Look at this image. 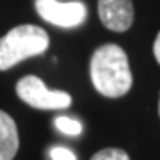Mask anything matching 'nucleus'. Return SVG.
<instances>
[{"label":"nucleus","mask_w":160,"mask_h":160,"mask_svg":"<svg viewBox=\"0 0 160 160\" xmlns=\"http://www.w3.org/2000/svg\"><path fill=\"white\" fill-rule=\"evenodd\" d=\"M153 53H155V59H157V61H158V64H160V32H158V36H157V39H155Z\"/></svg>","instance_id":"obj_10"},{"label":"nucleus","mask_w":160,"mask_h":160,"mask_svg":"<svg viewBox=\"0 0 160 160\" xmlns=\"http://www.w3.org/2000/svg\"><path fill=\"white\" fill-rule=\"evenodd\" d=\"M89 75L94 89L107 98L125 96L133 84L126 52L112 43L94 50L89 62Z\"/></svg>","instance_id":"obj_1"},{"label":"nucleus","mask_w":160,"mask_h":160,"mask_svg":"<svg viewBox=\"0 0 160 160\" xmlns=\"http://www.w3.org/2000/svg\"><path fill=\"white\" fill-rule=\"evenodd\" d=\"M50 158L52 160H77V155L71 149L64 146H53L50 149Z\"/></svg>","instance_id":"obj_9"},{"label":"nucleus","mask_w":160,"mask_h":160,"mask_svg":"<svg viewBox=\"0 0 160 160\" xmlns=\"http://www.w3.org/2000/svg\"><path fill=\"white\" fill-rule=\"evenodd\" d=\"M55 126H57V130H61L66 135H80V132H82L80 121L73 119V118H68V116L55 118Z\"/></svg>","instance_id":"obj_7"},{"label":"nucleus","mask_w":160,"mask_h":160,"mask_svg":"<svg viewBox=\"0 0 160 160\" xmlns=\"http://www.w3.org/2000/svg\"><path fill=\"white\" fill-rule=\"evenodd\" d=\"M98 16L109 30L125 32L133 23L132 0H98Z\"/></svg>","instance_id":"obj_5"},{"label":"nucleus","mask_w":160,"mask_h":160,"mask_svg":"<svg viewBox=\"0 0 160 160\" xmlns=\"http://www.w3.org/2000/svg\"><path fill=\"white\" fill-rule=\"evenodd\" d=\"M158 116H160V100H158Z\"/></svg>","instance_id":"obj_11"},{"label":"nucleus","mask_w":160,"mask_h":160,"mask_svg":"<svg viewBox=\"0 0 160 160\" xmlns=\"http://www.w3.org/2000/svg\"><path fill=\"white\" fill-rule=\"evenodd\" d=\"M18 98L27 105L41 110H61L71 105V96L66 91L48 89L45 82L34 75H27L16 84Z\"/></svg>","instance_id":"obj_3"},{"label":"nucleus","mask_w":160,"mask_h":160,"mask_svg":"<svg viewBox=\"0 0 160 160\" xmlns=\"http://www.w3.org/2000/svg\"><path fill=\"white\" fill-rule=\"evenodd\" d=\"M91 160H130L128 153L119 148H105L91 157Z\"/></svg>","instance_id":"obj_8"},{"label":"nucleus","mask_w":160,"mask_h":160,"mask_svg":"<svg viewBox=\"0 0 160 160\" xmlns=\"http://www.w3.org/2000/svg\"><path fill=\"white\" fill-rule=\"evenodd\" d=\"M50 45V38L38 25L14 27L0 39V71L16 66L29 57L45 53Z\"/></svg>","instance_id":"obj_2"},{"label":"nucleus","mask_w":160,"mask_h":160,"mask_svg":"<svg viewBox=\"0 0 160 160\" xmlns=\"http://www.w3.org/2000/svg\"><path fill=\"white\" fill-rule=\"evenodd\" d=\"M36 11L45 22L62 29L78 27L87 18V9L80 0H36Z\"/></svg>","instance_id":"obj_4"},{"label":"nucleus","mask_w":160,"mask_h":160,"mask_svg":"<svg viewBox=\"0 0 160 160\" xmlns=\"http://www.w3.org/2000/svg\"><path fill=\"white\" fill-rule=\"evenodd\" d=\"M20 137L16 123L7 112L0 110V160H12L18 153Z\"/></svg>","instance_id":"obj_6"}]
</instances>
